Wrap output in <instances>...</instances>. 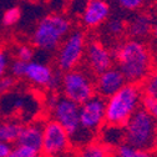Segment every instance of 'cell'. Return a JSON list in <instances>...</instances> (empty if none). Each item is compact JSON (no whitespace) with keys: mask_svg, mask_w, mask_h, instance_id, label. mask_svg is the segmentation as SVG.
I'll return each mask as SVG.
<instances>
[{"mask_svg":"<svg viewBox=\"0 0 157 157\" xmlns=\"http://www.w3.org/2000/svg\"><path fill=\"white\" fill-rule=\"evenodd\" d=\"M23 125L13 119H6L0 121V141L6 144H14L17 141Z\"/></svg>","mask_w":157,"mask_h":157,"instance_id":"2e32d148","label":"cell"},{"mask_svg":"<svg viewBox=\"0 0 157 157\" xmlns=\"http://www.w3.org/2000/svg\"><path fill=\"white\" fill-rule=\"evenodd\" d=\"M80 124L84 130L96 135L106 122V100L100 95H94L78 105Z\"/></svg>","mask_w":157,"mask_h":157,"instance_id":"9c48e42d","label":"cell"},{"mask_svg":"<svg viewBox=\"0 0 157 157\" xmlns=\"http://www.w3.org/2000/svg\"><path fill=\"white\" fill-rule=\"evenodd\" d=\"M85 52H86V60L89 67L96 75L112 66L113 55L102 43L97 40L91 41L85 49Z\"/></svg>","mask_w":157,"mask_h":157,"instance_id":"8fae6325","label":"cell"},{"mask_svg":"<svg viewBox=\"0 0 157 157\" xmlns=\"http://www.w3.org/2000/svg\"><path fill=\"white\" fill-rule=\"evenodd\" d=\"M9 64H10V57L8 52L3 49H0V77L6 75L9 70Z\"/></svg>","mask_w":157,"mask_h":157,"instance_id":"f1b7e54d","label":"cell"},{"mask_svg":"<svg viewBox=\"0 0 157 157\" xmlns=\"http://www.w3.org/2000/svg\"><path fill=\"white\" fill-rule=\"evenodd\" d=\"M86 49V39L82 31L75 30L69 33L63 40L60 46L57 48L56 64L61 71H69L75 69L80 64L84 57Z\"/></svg>","mask_w":157,"mask_h":157,"instance_id":"52a82bcc","label":"cell"},{"mask_svg":"<svg viewBox=\"0 0 157 157\" xmlns=\"http://www.w3.org/2000/svg\"><path fill=\"white\" fill-rule=\"evenodd\" d=\"M15 54H16V59L23 60L25 63H29L35 56V50H34V46H31L29 44H23L20 46H17Z\"/></svg>","mask_w":157,"mask_h":157,"instance_id":"603a6c76","label":"cell"},{"mask_svg":"<svg viewBox=\"0 0 157 157\" xmlns=\"http://www.w3.org/2000/svg\"><path fill=\"white\" fill-rule=\"evenodd\" d=\"M109 148L101 142H89L81 146L77 157H110Z\"/></svg>","mask_w":157,"mask_h":157,"instance_id":"ac0fdd59","label":"cell"},{"mask_svg":"<svg viewBox=\"0 0 157 157\" xmlns=\"http://www.w3.org/2000/svg\"><path fill=\"white\" fill-rule=\"evenodd\" d=\"M99 132H101V144L107 148H117L125 142L124 126L107 124L105 127L102 126Z\"/></svg>","mask_w":157,"mask_h":157,"instance_id":"9a60e30c","label":"cell"},{"mask_svg":"<svg viewBox=\"0 0 157 157\" xmlns=\"http://www.w3.org/2000/svg\"><path fill=\"white\" fill-rule=\"evenodd\" d=\"M155 61H156V63H157V55H156V57H155Z\"/></svg>","mask_w":157,"mask_h":157,"instance_id":"836d02e7","label":"cell"},{"mask_svg":"<svg viewBox=\"0 0 157 157\" xmlns=\"http://www.w3.org/2000/svg\"><path fill=\"white\" fill-rule=\"evenodd\" d=\"M125 30V24L122 20H119V19H112L107 23V31L113 35V36H119L122 34V31Z\"/></svg>","mask_w":157,"mask_h":157,"instance_id":"4316f807","label":"cell"},{"mask_svg":"<svg viewBox=\"0 0 157 157\" xmlns=\"http://www.w3.org/2000/svg\"><path fill=\"white\" fill-rule=\"evenodd\" d=\"M157 120L144 109L136 110L124 125L125 142L144 150H153L156 141Z\"/></svg>","mask_w":157,"mask_h":157,"instance_id":"5b68a950","label":"cell"},{"mask_svg":"<svg viewBox=\"0 0 157 157\" xmlns=\"http://www.w3.org/2000/svg\"><path fill=\"white\" fill-rule=\"evenodd\" d=\"M40 155H41V152H39L31 147L17 144L16 146L11 147V150L6 157H40Z\"/></svg>","mask_w":157,"mask_h":157,"instance_id":"7402d4cb","label":"cell"},{"mask_svg":"<svg viewBox=\"0 0 157 157\" xmlns=\"http://www.w3.org/2000/svg\"><path fill=\"white\" fill-rule=\"evenodd\" d=\"M111 13L107 0H89L82 11V23L87 28H97L109 20Z\"/></svg>","mask_w":157,"mask_h":157,"instance_id":"4fadbf2b","label":"cell"},{"mask_svg":"<svg viewBox=\"0 0 157 157\" xmlns=\"http://www.w3.org/2000/svg\"><path fill=\"white\" fill-rule=\"evenodd\" d=\"M64 96L76 104H82L95 95V82L85 71L72 69L65 71L60 80Z\"/></svg>","mask_w":157,"mask_h":157,"instance_id":"8992f818","label":"cell"},{"mask_svg":"<svg viewBox=\"0 0 157 157\" xmlns=\"http://www.w3.org/2000/svg\"><path fill=\"white\" fill-rule=\"evenodd\" d=\"M43 126H44V124H40V122H33V124H28V125L23 126L20 135L17 137L16 144L31 147L39 152H41Z\"/></svg>","mask_w":157,"mask_h":157,"instance_id":"5bb4252c","label":"cell"},{"mask_svg":"<svg viewBox=\"0 0 157 157\" xmlns=\"http://www.w3.org/2000/svg\"><path fill=\"white\" fill-rule=\"evenodd\" d=\"M155 148L157 150V131H156V141H155Z\"/></svg>","mask_w":157,"mask_h":157,"instance_id":"d6a6232c","label":"cell"},{"mask_svg":"<svg viewBox=\"0 0 157 157\" xmlns=\"http://www.w3.org/2000/svg\"><path fill=\"white\" fill-rule=\"evenodd\" d=\"M48 106L52 115V120L60 124L67 131L71 142L77 144L78 146L91 142L95 135L82 128L80 124L78 104L65 96L60 97L57 95H51L48 97Z\"/></svg>","mask_w":157,"mask_h":157,"instance_id":"7a4b0ae2","label":"cell"},{"mask_svg":"<svg viewBox=\"0 0 157 157\" xmlns=\"http://www.w3.org/2000/svg\"><path fill=\"white\" fill-rule=\"evenodd\" d=\"M15 86V77L11 75H4L0 77V94H9L10 90Z\"/></svg>","mask_w":157,"mask_h":157,"instance_id":"83f0119b","label":"cell"},{"mask_svg":"<svg viewBox=\"0 0 157 157\" xmlns=\"http://www.w3.org/2000/svg\"><path fill=\"white\" fill-rule=\"evenodd\" d=\"M70 30L71 21L66 16L61 14H50L36 24L31 35V43L34 48L39 50L51 52L60 46Z\"/></svg>","mask_w":157,"mask_h":157,"instance_id":"277c9868","label":"cell"},{"mask_svg":"<svg viewBox=\"0 0 157 157\" xmlns=\"http://www.w3.org/2000/svg\"><path fill=\"white\" fill-rule=\"evenodd\" d=\"M65 2H72V0H65Z\"/></svg>","mask_w":157,"mask_h":157,"instance_id":"e575fe53","label":"cell"},{"mask_svg":"<svg viewBox=\"0 0 157 157\" xmlns=\"http://www.w3.org/2000/svg\"><path fill=\"white\" fill-rule=\"evenodd\" d=\"M119 69L126 82L140 84L151 72L152 56L144 43L139 39H132L121 44L115 51Z\"/></svg>","mask_w":157,"mask_h":157,"instance_id":"6da1fadb","label":"cell"},{"mask_svg":"<svg viewBox=\"0 0 157 157\" xmlns=\"http://www.w3.org/2000/svg\"><path fill=\"white\" fill-rule=\"evenodd\" d=\"M26 64L25 61L23 60H19V59H15V60L10 61L9 64V71H10V75L15 78H19V77H24V74H25V69H26Z\"/></svg>","mask_w":157,"mask_h":157,"instance_id":"cb8c5ba5","label":"cell"},{"mask_svg":"<svg viewBox=\"0 0 157 157\" xmlns=\"http://www.w3.org/2000/svg\"><path fill=\"white\" fill-rule=\"evenodd\" d=\"M21 19V10L19 6H11L6 9L3 14V24L6 28L16 25Z\"/></svg>","mask_w":157,"mask_h":157,"instance_id":"44dd1931","label":"cell"},{"mask_svg":"<svg viewBox=\"0 0 157 157\" xmlns=\"http://www.w3.org/2000/svg\"><path fill=\"white\" fill-rule=\"evenodd\" d=\"M11 145L10 144H6V142H3V141H0V157H6L8 153L10 152L11 150Z\"/></svg>","mask_w":157,"mask_h":157,"instance_id":"f546056e","label":"cell"},{"mask_svg":"<svg viewBox=\"0 0 157 157\" xmlns=\"http://www.w3.org/2000/svg\"><path fill=\"white\" fill-rule=\"evenodd\" d=\"M117 152H119L122 157H155L151 150L137 148V147H133L126 142L121 144L119 147H117Z\"/></svg>","mask_w":157,"mask_h":157,"instance_id":"d6986e66","label":"cell"},{"mask_svg":"<svg viewBox=\"0 0 157 157\" xmlns=\"http://www.w3.org/2000/svg\"><path fill=\"white\" fill-rule=\"evenodd\" d=\"M110 157H122V156H121L119 152H115V153H113V155H111Z\"/></svg>","mask_w":157,"mask_h":157,"instance_id":"1f68e13d","label":"cell"},{"mask_svg":"<svg viewBox=\"0 0 157 157\" xmlns=\"http://www.w3.org/2000/svg\"><path fill=\"white\" fill-rule=\"evenodd\" d=\"M152 28V20L148 15L140 14L132 19V21L128 25V33L131 36L136 39L145 37Z\"/></svg>","mask_w":157,"mask_h":157,"instance_id":"e0dca14e","label":"cell"},{"mask_svg":"<svg viewBox=\"0 0 157 157\" xmlns=\"http://www.w3.org/2000/svg\"><path fill=\"white\" fill-rule=\"evenodd\" d=\"M116 2L125 10L136 11V10H139L140 8H142V5L145 4L146 0H116Z\"/></svg>","mask_w":157,"mask_h":157,"instance_id":"484cf974","label":"cell"},{"mask_svg":"<svg viewBox=\"0 0 157 157\" xmlns=\"http://www.w3.org/2000/svg\"><path fill=\"white\" fill-rule=\"evenodd\" d=\"M142 94H145V96L157 99V69L150 72L142 81Z\"/></svg>","mask_w":157,"mask_h":157,"instance_id":"ffe728a7","label":"cell"},{"mask_svg":"<svg viewBox=\"0 0 157 157\" xmlns=\"http://www.w3.org/2000/svg\"><path fill=\"white\" fill-rule=\"evenodd\" d=\"M126 84V78L124 77L122 72L116 69L110 67L100 74H97V78L95 82V91H97V95L102 97H110L116 91H119L124 85Z\"/></svg>","mask_w":157,"mask_h":157,"instance_id":"7c38bea8","label":"cell"},{"mask_svg":"<svg viewBox=\"0 0 157 157\" xmlns=\"http://www.w3.org/2000/svg\"><path fill=\"white\" fill-rule=\"evenodd\" d=\"M71 145L67 131L55 120H50L43 126L41 153L46 157H61L67 153Z\"/></svg>","mask_w":157,"mask_h":157,"instance_id":"ba28073f","label":"cell"},{"mask_svg":"<svg viewBox=\"0 0 157 157\" xmlns=\"http://www.w3.org/2000/svg\"><path fill=\"white\" fill-rule=\"evenodd\" d=\"M142 90L137 84L126 82L106 100V122L124 126L131 115L141 107Z\"/></svg>","mask_w":157,"mask_h":157,"instance_id":"3957f363","label":"cell"},{"mask_svg":"<svg viewBox=\"0 0 157 157\" xmlns=\"http://www.w3.org/2000/svg\"><path fill=\"white\" fill-rule=\"evenodd\" d=\"M151 31H152V35H153V37H155L156 40H157V23L152 25V28H151Z\"/></svg>","mask_w":157,"mask_h":157,"instance_id":"4dcf8cb0","label":"cell"},{"mask_svg":"<svg viewBox=\"0 0 157 157\" xmlns=\"http://www.w3.org/2000/svg\"><path fill=\"white\" fill-rule=\"evenodd\" d=\"M24 78L34 86L41 89H56L60 84V78L52 67L41 61H29L26 64Z\"/></svg>","mask_w":157,"mask_h":157,"instance_id":"30bf717a","label":"cell"},{"mask_svg":"<svg viewBox=\"0 0 157 157\" xmlns=\"http://www.w3.org/2000/svg\"><path fill=\"white\" fill-rule=\"evenodd\" d=\"M141 106L155 120H157V99H153V97H150V96H145V97H142Z\"/></svg>","mask_w":157,"mask_h":157,"instance_id":"d4e9b609","label":"cell"}]
</instances>
